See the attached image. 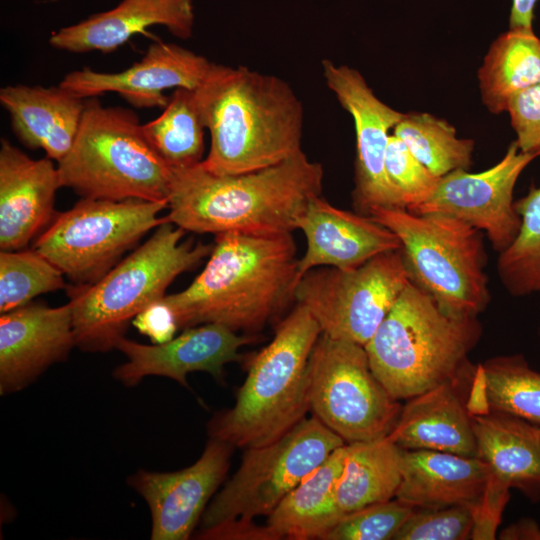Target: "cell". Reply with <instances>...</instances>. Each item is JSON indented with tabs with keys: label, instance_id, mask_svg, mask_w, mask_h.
<instances>
[{
	"label": "cell",
	"instance_id": "cell-27",
	"mask_svg": "<svg viewBox=\"0 0 540 540\" xmlns=\"http://www.w3.org/2000/svg\"><path fill=\"white\" fill-rule=\"evenodd\" d=\"M346 449L335 489L336 505L343 517L393 499L401 482L402 449L389 437L349 443Z\"/></svg>",
	"mask_w": 540,
	"mask_h": 540
},
{
	"label": "cell",
	"instance_id": "cell-39",
	"mask_svg": "<svg viewBox=\"0 0 540 540\" xmlns=\"http://www.w3.org/2000/svg\"><path fill=\"white\" fill-rule=\"evenodd\" d=\"M132 325L153 344H163L172 340L179 329L173 310L163 298L138 313L133 318Z\"/></svg>",
	"mask_w": 540,
	"mask_h": 540
},
{
	"label": "cell",
	"instance_id": "cell-34",
	"mask_svg": "<svg viewBox=\"0 0 540 540\" xmlns=\"http://www.w3.org/2000/svg\"><path fill=\"white\" fill-rule=\"evenodd\" d=\"M414 509L397 498L369 505L344 516L323 540H393Z\"/></svg>",
	"mask_w": 540,
	"mask_h": 540
},
{
	"label": "cell",
	"instance_id": "cell-36",
	"mask_svg": "<svg viewBox=\"0 0 540 540\" xmlns=\"http://www.w3.org/2000/svg\"><path fill=\"white\" fill-rule=\"evenodd\" d=\"M385 169L389 181L409 211L422 204L432 194L440 179L394 134L389 138Z\"/></svg>",
	"mask_w": 540,
	"mask_h": 540
},
{
	"label": "cell",
	"instance_id": "cell-4",
	"mask_svg": "<svg viewBox=\"0 0 540 540\" xmlns=\"http://www.w3.org/2000/svg\"><path fill=\"white\" fill-rule=\"evenodd\" d=\"M481 334L478 317L447 314L411 281L364 347L374 375L400 401L459 381Z\"/></svg>",
	"mask_w": 540,
	"mask_h": 540
},
{
	"label": "cell",
	"instance_id": "cell-41",
	"mask_svg": "<svg viewBox=\"0 0 540 540\" xmlns=\"http://www.w3.org/2000/svg\"><path fill=\"white\" fill-rule=\"evenodd\" d=\"M538 0H512L510 28H532L534 8Z\"/></svg>",
	"mask_w": 540,
	"mask_h": 540
},
{
	"label": "cell",
	"instance_id": "cell-24",
	"mask_svg": "<svg viewBox=\"0 0 540 540\" xmlns=\"http://www.w3.org/2000/svg\"><path fill=\"white\" fill-rule=\"evenodd\" d=\"M456 382H445L407 399L388 437L403 450H434L476 456L472 415Z\"/></svg>",
	"mask_w": 540,
	"mask_h": 540
},
{
	"label": "cell",
	"instance_id": "cell-8",
	"mask_svg": "<svg viewBox=\"0 0 540 540\" xmlns=\"http://www.w3.org/2000/svg\"><path fill=\"white\" fill-rule=\"evenodd\" d=\"M399 239L411 280L452 316L478 317L490 302L483 232L451 216L375 207L369 213Z\"/></svg>",
	"mask_w": 540,
	"mask_h": 540
},
{
	"label": "cell",
	"instance_id": "cell-5",
	"mask_svg": "<svg viewBox=\"0 0 540 540\" xmlns=\"http://www.w3.org/2000/svg\"><path fill=\"white\" fill-rule=\"evenodd\" d=\"M321 334L312 314L297 304L250 361L234 406L209 422L210 438L243 449L260 447L305 419L310 410L308 361Z\"/></svg>",
	"mask_w": 540,
	"mask_h": 540
},
{
	"label": "cell",
	"instance_id": "cell-28",
	"mask_svg": "<svg viewBox=\"0 0 540 540\" xmlns=\"http://www.w3.org/2000/svg\"><path fill=\"white\" fill-rule=\"evenodd\" d=\"M478 79L487 109L507 111L513 96L540 84V38L532 28H509L490 46Z\"/></svg>",
	"mask_w": 540,
	"mask_h": 540
},
{
	"label": "cell",
	"instance_id": "cell-15",
	"mask_svg": "<svg viewBox=\"0 0 540 540\" xmlns=\"http://www.w3.org/2000/svg\"><path fill=\"white\" fill-rule=\"evenodd\" d=\"M233 446L210 438L200 458L175 472L138 470L129 485L146 501L152 518L151 539L185 540L202 517L230 466Z\"/></svg>",
	"mask_w": 540,
	"mask_h": 540
},
{
	"label": "cell",
	"instance_id": "cell-21",
	"mask_svg": "<svg viewBox=\"0 0 540 540\" xmlns=\"http://www.w3.org/2000/svg\"><path fill=\"white\" fill-rule=\"evenodd\" d=\"M154 25L164 26L180 39L190 38L194 26L192 0H121L112 9L54 31L49 44L70 53H110Z\"/></svg>",
	"mask_w": 540,
	"mask_h": 540
},
{
	"label": "cell",
	"instance_id": "cell-33",
	"mask_svg": "<svg viewBox=\"0 0 540 540\" xmlns=\"http://www.w3.org/2000/svg\"><path fill=\"white\" fill-rule=\"evenodd\" d=\"M63 276L35 249L1 251L0 313L21 307L38 295L66 288Z\"/></svg>",
	"mask_w": 540,
	"mask_h": 540
},
{
	"label": "cell",
	"instance_id": "cell-40",
	"mask_svg": "<svg viewBox=\"0 0 540 540\" xmlns=\"http://www.w3.org/2000/svg\"><path fill=\"white\" fill-rule=\"evenodd\" d=\"M501 540H540V525L529 517L520 518L501 530Z\"/></svg>",
	"mask_w": 540,
	"mask_h": 540
},
{
	"label": "cell",
	"instance_id": "cell-32",
	"mask_svg": "<svg viewBox=\"0 0 540 540\" xmlns=\"http://www.w3.org/2000/svg\"><path fill=\"white\" fill-rule=\"evenodd\" d=\"M481 366L490 411L540 426V372L520 354L497 356Z\"/></svg>",
	"mask_w": 540,
	"mask_h": 540
},
{
	"label": "cell",
	"instance_id": "cell-14",
	"mask_svg": "<svg viewBox=\"0 0 540 540\" xmlns=\"http://www.w3.org/2000/svg\"><path fill=\"white\" fill-rule=\"evenodd\" d=\"M322 70L326 85L354 121L355 209L368 215L375 207L405 208L385 169L389 132L405 114L381 101L356 69L324 59Z\"/></svg>",
	"mask_w": 540,
	"mask_h": 540
},
{
	"label": "cell",
	"instance_id": "cell-2",
	"mask_svg": "<svg viewBox=\"0 0 540 540\" xmlns=\"http://www.w3.org/2000/svg\"><path fill=\"white\" fill-rule=\"evenodd\" d=\"M169 222L186 232L252 235L292 233L311 199L321 196L324 170L301 151L257 171L216 175L201 164L172 169Z\"/></svg>",
	"mask_w": 540,
	"mask_h": 540
},
{
	"label": "cell",
	"instance_id": "cell-17",
	"mask_svg": "<svg viewBox=\"0 0 540 540\" xmlns=\"http://www.w3.org/2000/svg\"><path fill=\"white\" fill-rule=\"evenodd\" d=\"M211 64L204 56L174 43L154 42L140 61L121 72L84 67L66 74L59 85L82 98L114 92L135 108L164 109L169 101L165 90H195Z\"/></svg>",
	"mask_w": 540,
	"mask_h": 540
},
{
	"label": "cell",
	"instance_id": "cell-13",
	"mask_svg": "<svg viewBox=\"0 0 540 540\" xmlns=\"http://www.w3.org/2000/svg\"><path fill=\"white\" fill-rule=\"evenodd\" d=\"M538 157L537 153L522 152L513 141L502 159L485 171L458 169L440 177L432 194L410 212L459 219L485 232L500 253L514 241L521 225L514 208V187L524 169Z\"/></svg>",
	"mask_w": 540,
	"mask_h": 540
},
{
	"label": "cell",
	"instance_id": "cell-35",
	"mask_svg": "<svg viewBox=\"0 0 540 540\" xmlns=\"http://www.w3.org/2000/svg\"><path fill=\"white\" fill-rule=\"evenodd\" d=\"M472 505L439 509L415 508L393 540H465L474 527Z\"/></svg>",
	"mask_w": 540,
	"mask_h": 540
},
{
	"label": "cell",
	"instance_id": "cell-20",
	"mask_svg": "<svg viewBox=\"0 0 540 540\" xmlns=\"http://www.w3.org/2000/svg\"><path fill=\"white\" fill-rule=\"evenodd\" d=\"M60 187L58 168L52 159H32L9 140L1 139V251L22 250L52 223Z\"/></svg>",
	"mask_w": 540,
	"mask_h": 540
},
{
	"label": "cell",
	"instance_id": "cell-38",
	"mask_svg": "<svg viewBox=\"0 0 540 540\" xmlns=\"http://www.w3.org/2000/svg\"><path fill=\"white\" fill-rule=\"evenodd\" d=\"M509 499V488L489 478L483 498L474 509L471 539H494L502 511Z\"/></svg>",
	"mask_w": 540,
	"mask_h": 540
},
{
	"label": "cell",
	"instance_id": "cell-3",
	"mask_svg": "<svg viewBox=\"0 0 540 540\" xmlns=\"http://www.w3.org/2000/svg\"><path fill=\"white\" fill-rule=\"evenodd\" d=\"M215 237L204 270L163 300L179 328L218 323L236 332H258L294 300L298 259L292 233Z\"/></svg>",
	"mask_w": 540,
	"mask_h": 540
},
{
	"label": "cell",
	"instance_id": "cell-37",
	"mask_svg": "<svg viewBox=\"0 0 540 540\" xmlns=\"http://www.w3.org/2000/svg\"><path fill=\"white\" fill-rule=\"evenodd\" d=\"M507 112L519 149L540 155V84L513 96Z\"/></svg>",
	"mask_w": 540,
	"mask_h": 540
},
{
	"label": "cell",
	"instance_id": "cell-1",
	"mask_svg": "<svg viewBox=\"0 0 540 540\" xmlns=\"http://www.w3.org/2000/svg\"><path fill=\"white\" fill-rule=\"evenodd\" d=\"M194 93L210 133L205 170L243 174L302 151L303 106L283 79L212 62Z\"/></svg>",
	"mask_w": 540,
	"mask_h": 540
},
{
	"label": "cell",
	"instance_id": "cell-29",
	"mask_svg": "<svg viewBox=\"0 0 540 540\" xmlns=\"http://www.w3.org/2000/svg\"><path fill=\"white\" fill-rule=\"evenodd\" d=\"M205 128L194 90L186 88L175 89L162 113L142 124L146 140L172 169L203 161Z\"/></svg>",
	"mask_w": 540,
	"mask_h": 540
},
{
	"label": "cell",
	"instance_id": "cell-19",
	"mask_svg": "<svg viewBox=\"0 0 540 540\" xmlns=\"http://www.w3.org/2000/svg\"><path fill=\"white\" fill-rule=\"evenodd\" d=\"M296 229H301L307 243L298 260L296 284L313 268L350 270L401 248L397 236L371 216L339 209L321 196L309 201Z\"/></svg>",
	"mask_w": 540,
	"mask_h": 540
},
{
	"label": "cell",
	"instance_id": "cell-25",
	"mask_svg": "<svg viewBox=\"0 0 540 540\" xmlns=\"http://www.w3.org/2000/svg\"><path fill=\"white\" fill-rule=\"evenodd\" d=\"M472 425L489 478L540 501V427L498 411L472 415Z\"/></svg>",
	"mask_w": 540,
	"mask_h": 540
},
{
	"label": "cell",
	"instance_id": "cell-18",
	"mask_svg": "<svg viewBox=\"0 0 540 540\" xmlns=\"http://www.w3.org/2000/svg\"><path fill=\"white\" fill-rule=\"evenodd\" d=\"M76 346L70 303L29 302L0 317V393L21 391Z\"/></svg>",
	"mask_w": 540,
	"mask_h": 540
},
{
	"label": "cell",
	"instance_id": "cell-42",
	"mask_svg": "<svg viewBox=\"0 0 540 540\" xmlns=\"http://www.w3.org/2000/svg\"><path fill=\"white\" fill-rule=\"evenodd\" d=\"M540 427V426H539Z\"/></svg>",
	"mask_w": 540,
	"mask_h": 540
},
{
	"label": "cell",
	"instance_id": "cell-16",
	"mask_svg": "<svg viewBox=\"0 0 540 540\" xmlns=\"http://www.w3.org/2000/svg\"><path fill=\"white\" fill-rule=\"evenodd\" d=\"M254 341V336L238 335L218 323L186 328L163 344L145 345L124 336L116 349L127 361L114 369L113 376L128 387L136 386L146 376H162L188 388L186 376L195 371L207 372L221 381L224 366L242 361L239 349Z\"/></svg>",
	"mask_w": 540,
	"mask_h": 540
},
{
	"label": "cell",
	"instance_id": "cell-22",
	"mask_svg": "<svg viewBox=\"0 0 540 540\" xmlns=\"http://www.w3.org/2000/svg\"><path fill=\"white\" fill-rule=\"evenodd\" d=\"M85 101L60 85L16 84L0 89V103L18 140L30 149L44 150L57 163L73 146Z\"/></svg>",
	"mask_w": 540,
	"mask_h": 540
},
{
	"label": "cell",
	"instance_id": "cell-26",
	"mask_svg": "<svg viewBox=\"0 0 540 540\" xmlns=\"http://www.w3.org/2000/svg\"><path fill=\"white\" fill-rule=\"evenodd\" d=\"M346 444L309 473L268 515L266 527L274 540L323 539L343 518L335 489L343 472Z\"/></svg>",
	"mask_w": 540,
	"mask_h": 540
},
{
	"label": "cell",
	"instance_id": "cell-11",
	"mask_svg": "<svg viewBox=\"0 0 540 540\" xmlns=\"http://www.w3.org/2000/svg\"><path fill=\"white\" fill-rule=\"evenodd\" d=\"M308 382L313 416L347 444L388 437L399 419L401 403L374 375L360 344L321 334Z\"/></svg>",
	"mask_w": 540,
	"mask_h": 540
},
{
	"label": "cell",
	"instance_id": "cell-10",
	"mask_svg": "<svg viewBox=\"0 0 540 540\" xmlns=\"http://www.w3.org/2000/svg\"><path fill=\"white\" fill-rule=\"evenodd\" d=\"M345 441L316 417L305 418L276 441L245 449L241 464L205 509L202 529L251 523L277 505Z\"/></svg>",
	"mask_w": 540,
	"mask_h": 540
},
{
	"label": "cell",
	"instance_id": "cell-23",
	"mask_svg": "<svg viewBox=\"0 0 540 540\" xmlns=\"http://www.w3.org/2000/svg\"><path fill=\"white\" fill-rule=\"evenodd\" d=\"M489 480L476 456L434 450H403L401 482L395 498L419 509L476 506Z\"/></svg>",
	"mask_w": 540,
	"mask_h": 540
},
{
	"label": "cell",
	"instance_id": "cell-31",
	"mask_svg": "<svg viewBox=\"0 0 540 540\" xmlns=\"http://www.w3.org/2000/svg\"><path fill=\"white\" fill-rule=\"evenodd\" d=\"M521 218L518 235L499 253V278L512 296L540 294V186L514 201Z\"/></svg>",
	"mask_w": 540,
	"mask_h": 540
},
{
	"label": "cell",
	"instance_id": "cell-6",
	"mask_svg": "<svg viewBox=\"0 0 540 540\" xmlns=\"http://www.w3.org/2000/svg\"><path fill=\"white\" fill-rule=\"evenodd\" d=\"M185 233L166 220L97 282L66 287L77 347L86 352L116 348L138 313L162 299L178 275L210 255L213 245L181 242Z\"/></svg>",
	"mask_w": 540,
	"mask_h": 540
},
{
	"label": "cell",
	"instance_id": "cell-9",
	"mask_svg": "<svg viewBox=\"0 0 540 540\" xmlns=\"http://www.w3.org/2000/svg\"><path fill=\"white\" fill-rule=\"evenodd\" d=\"M168 201L82 198L57 214L33 249L74 285L97 282L151 229L164 223L158 214Z\"/></svg>",
	"mask_w": 540,
	"mask_h": 540
},
{
	"label": "cell",
	"instance_id": "cell-30",
	"mask_svg": "<svg viewBox=\"0 0 540 540\" xmlns=\"http://www.w3.org/2000/svg\"><path fill=\"white\" fill-rule=\"evenodd\" d=\"M393 134L437 177L472 163L473 140L458 138L452 125L431 114H405Z\"/></svg>",
	"mask_w": 540,
	"mask_h": 540
},
{
	"label": "cell",
	"instance_id": "cell-7",
	"mask_svg": "<svg viewBox=\"0 0 540 540\" xmlns=\"http://www.w3.org/2000/svg\"><path fill=\"white\" fill-rule=\"evenodd\" d=\"M62 187L82 198L168 201L172 168L146 140L137 114L86 98L80 127L57 164Z\"/></svg>",
	"mask_w": 540,
	"mask_h": 540
},
{
	"label": "cell",
	"instance_id": "cell-12",
	"mask_svg": "<svg viewBox=\"0 0 540 540\" xmlns=\"http://www.w3.org/2000/svg\"><path fill=\"white\" fill-rule=\"evenodd\" d=\"M411 281L400 248L350 270L313 268L296 284L294 301L322 334L365 346Z\"/></svg>",
	"mask_w": 540,
	"mask_h": 540
}]
</instances>
